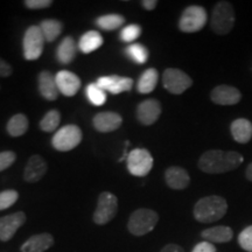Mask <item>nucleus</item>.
<instances>
[{
	"label": "nucleus",
	"instance_id": "nucleus-9",
	"mask_svg": "<svg viewBox=\"0 0 252 252\" xmlns=\"http://www.w3.org/2000/svg\"><path fill=\"white\" fill-rule=\"evenodd\" d=\"M153 157L145 149L132 150L126 159L128 172L132 175L139 176V178L149 174L153 167Z\"/></svg>",
	"mask_w": 252,
	"mask_h": 252
},
{
	"label": "nucleus",
	"instance_id": "nucleus-26",
	"mask_svg": "<svg viewBox=\"0 0 252 252\" xmlns=\"http://www.w3.org/2000/svg\"><path fill=\"white\" fill-rule=\"evenodd\" d=\"M39 27L47 42L55 41L63 30V25L59 20H55V19H46L40 24Z\"/></svg>",
	"mask_w": 252,
	"mask_h": 252
},
{
	"label": "nucleus",
	"instance_id": "nucleus-32",
	"mask_svg": "<svg viewBox=\"0 0 252 252\" xmlns=\"http://www.w3.org/2000/svg\"><path fill=\"white\" fill-rule=\"evenodd\" d=\"M140 34H141V27L139 25L131 24L123 28L121 31V34H119V37H121L123 42L131 43L137 40L138 37L140 36Z\"/></svg>",
	"mask_w": 252,
	"mask_h": 252
},
{
	"label": "nucleus",
	"instance_id": "nucleus-28",
	"mask_svg": "<svg viewBox=\"0 0 252 252\" xmlns=\"http://www.w3.org/2000/svg\"><path fill=\"white\" fill-rule=\"evenodd\" d=\"M125 24V18L121 14H105L97 18L96 25L103 31L118 30Z\"/></svg>",
	"mask_w": 252,
	"mask_h": 252
},
{
	"label": "nucleus",
	"instance_id": "nucleus-34",
	"mask_svg": "<svg viewBox=\"0 0 252 252\" xmlns=\"http://www.w3.org/2000/svg\"><path fill=\"white\" fill-rule=\"evenodd\" d=\"M239 247L247 252H252V225L247 226L238 235Z\"/></svg>",
	"mask_w": 252,
	"mask_h": 252
},
{
	"label": "nucleus",
	"instance_id": "nucleus-27",
	"mask_svg": "<svg viewBox=\"0 0 252 252\" xmlns=\"http://www.w3.org/2000/svg\"><path fill=\"white\" fill-rule=\"evenodd\" d=\"M28 119L23 113H19V115H14L13 117L9 119L7 123V132L12 137H20L24 135L28 130Z\"/></svg>",
	"mask_w": 252,
	"mask_h": 252
},
{
	"label": "nucleus",
	"instance_id": "nucleus-10",
	"mask_svg": "<svg viewBox=\"0 0 252 252\" xmlns=\"http://www.w3.org/2000/svg\"><path fill=\"white\" fill-rule=\"evenodd\" d=\"M162 86L168 93L181 94L193 86V80L180 69L168 68L162 74Z\"/></svg>",
	"mask_w": 252,
	"mask_h": 252
},
{
	"label": "nucleus",
	"instance_id": "nucleus-36",
	"mask_svg": "<svg viewBox=\"0 0 252 252\" xmlns=\"http://www.w3.org/2000/svg\"><path fill=\"white\" fill-rule=\"evenodd\" d=\"M53 4L52 0H26L25 5L30 9H42L49 7Z\"/></svg>",
	"mask_w": 252,
	"mask_h": 252
},
{
	"label": "nucleus",
	"instance_id": "nucleus-5",
	"mask_svg": "<svg viewBox=\"0 0 252 252\" xmlns=\"http://www.w3.org/2000/svg\"><path fill=\"white\" fill-rule=\"evenodd\" d=\"M118 210V198L110 191H103L99 194L96 210L94 213V222L98 225L108 224L113 220Z\"/></svg>",
	"mask_w": 252,
	"mask_h": 252
},
{
	"label": "nucleus",
	"instance_id": "nucleus-40",
	"mask_svg": "<svg viewBox=\"0 0 252 252\" xmlns=\"http://www.w3.org/2000/svg\"><path fill=\"white\" fill-rule=\"evenodd\" d=\"M141 5H143V7L145 9H147V11H152V9L157 7L158 1L157 0H144V1H141Z\"/></svg>",
	"mask_w": 252,
	"mask_h": 252
},
{
	"label": "nucleus",
	"instance_id": "nucleus-16",
	"mask_svg": "<svg viewBox=\"0 0 252 252\" xmlns=\"http://www.w3.org/2000/svg\"><path fill=\"white\" fill-rule=\"evenodd\" d=\"M123 123V118L119 113L112 111H104L99 112L94 116L93 119L94 127L97 131L103 132V133H108V132L116 131L117 128L121 127Z\"/></svg>",
	"mask_w": 252,
	"mask_h": 252
},
{
	"label": "nucleus",
	"instance_id": "nucleus-2",
	"mask_svg": "<svg viewBox=\"0 0 252 252\" xmlns=\"http://www.w3.org/2000/svg\"><path fill=\"white\" fill-rule=\"evenodd\" d=\"M228 203L225 198L217 195L200 198L194 206V217L200 223H214L225 216Z\"/></svg>",
	"mask_w": 252,
	"mask_h": 252
},
{
	"label": "nucleus",
	"instance_id": "nucleus-1",
	"mask_svg": "<svg viewBox=\"0 0 252 252\" xmlns=\"http://www.w3.org/2000/svg\"><path fill=\"white\" fill-rule=\"evenodd\" d=\"M244 161L241 153L235 151L212 150L204 152L198 159V168L208 174H220L238 168Z\"/></svg>",
	"mask_w": 252,
	"mask_h": 252
},
{
	"label": "nucleus",
	"instance_id": "nucleus-31",
	"mask_svg": "<svg viewBox=\"0 0 252 252\" xmlns=\"http://www.w3.org/2000/svg\"><path fill=\"white\" fill-rule=\"evenodd\" d=\"M61 122V115L58 110H50L40 122V128L45 132H54Z\"/></svg>",
	"mask_w": 252,
	"mask_h": 252
},
{
	"label": "nucleus",
	"instance_id": "nucleus-19",
	"mask_svg": "<svg viewBox=\"0 0 252 252\" xmlns=\"http://www.w3.org/2000/svg\"><path fill=\"white\" fill-rule=\"evenodd\" d=\"M54 245V237L50 234L34 235L21 245V252H46Z\"/></svg>",
	"mask_w": 252,
	"mask_h": 252
},
{
	"label": "nucleus",
	"instance_id": "nucleus-39",
	"mask_svg": "<svg viewBox=\"0 0 252 252\" xmlns=\"http://www.w3.org/2000/svg\"><path fill=\"white\" fill-rule=\"evenodd\" d=\"M160 252H185V250L178 244H167L160 250Z\"/></svg>",
	"mask_w": 252,
	"mask_h": 252
},
{
	"label": "nucleus",
	"instance_id": "nucleus-3",
	"mask_svg": "<svg viewBox=\"0 0 252 252\" xmlns=\"http://www.w3.org/2000/svg\"><path fill=\"white\" fill-rule=\"evenodd\" d=\"M212 30L219 35H226L235 26V9L229 1H219L213 9Z\"/></svg>",
	"mask_w": 252,
	"mask_h": 252
},
{
	"label": "nucleus",
	"instance_id": "nucleus-33",
	"mask_svg": "<svg viewBox=\"0 0 252 252\" xmlns=\"http://www.w3.org/2000/svg\"><path fill=\"white\" fill-rule=\"evenodd\" d=\"M19 198V194L17 190L13 189H8V190L0 191V212L1 210L8 209L17 202Z\"/></svg>",
	"mask_w": 252,
	"mask_h": 252
},
{
	"label": "nucleus",
	"instance_id": "nucleus-30",
	"mask_svg": "<svg viewBox=\"0 0 252 252\" xmlns=\"http://www.w3.org/2000/svg\"><path fill=\"white\" fill-rule=\"evenodd\" d=\"M87 98L94 106H100L106 102V94L97 83H90L86 89Z\"/></svg>",
	"mask_w": 252,
	"mask_h": 252
},
{
	"label": "nucleus",
	"instance_id": "nucleus-14",
	"mask_svg": "<svg viewBox=\"0 0 252 252\" xmlns=\"http://www.w3.org/2000/svg\"><path fill=\"white\" fill-rule=\"evenodd\" d=\"M210 99L217 105H235L242 99V94L237 88L231 86H219L214 88Z\"/></svg>",
	"mask_w": 252,
	"mask_h": 252
},
{
	"label": "nucleus",
	"instance_id": "nucleus-23",
	"mask_svg": "<svg viewBox=\"0 0 252 252\" xmlns=\"http://www.w3.org/2000/svg\"><path fill=\"white\" fill-rule=\"evenodd\" d=\"M77 52V45L71 36H65L56 49V59L61 64H69L74 61Z\"/></svg>",
	"mask_w": 252,
	"mask_h": 252
},
{
	"label": "nucleus",
	"instance_id": "nucleus-6",
	"mask_svg": "<svg viewBox=\"0 0 252 252\" xmlns=\"http://www.w3.org/2000/svg\"><path fill=\"white\" fill-rule=\"evenodd\" d=\"M207 19V11L203 7L197 5L189 6L182 12L179 28L184 33H196L206 26Z\"/></svg>",
	"mask_w": 252,
	"mask_h": 252
},
{
	"label": "nucleus",
	"instance_id": "nucleus-29",
	"mask_svg": "<svg viewBox=\"0 0 252 252\" xmlns=\"http://www.w3.org/2000/svg\"><path fill=\"white\" fill-rule=\"evenodd\" d=\"M125 54L131 61L138 64H144L149 60V50L140 43H131L125 49Z\"/></svg>",
	"mask_w": 252,
	"mask_h": 252
},
{
	"label": "nucleus",
	"instance_id": "nucleus-12",
	"mask_svg": "<svg viewBox=\"0 0 252 252\" xmlns=\"http://www.w3.org/2000/svg\"><path fill=\"white\" fill-rule=\"evenodd\" d=\"M137 119L140 124L150 126L156 123L161 115V104L157 99L143 100L137 106Z\"/></svg>",
	"mask_w": 252,
	"mask_h": 252
},
{
	"label": "nucleus",
	"instance_id": "nucleus-25",
	"mask_svg": "<svg viewBox=\"0 0 252 252\" xmlns=\"http://www.w3.org/2000/svg\"><path fill=\"white\" fill-rule=\"evenodd\" d=\"M158 80H159V74L158 70L154 68H150L145 70L140 75L139 80L137 83V89L140 94H151L156 89Z\"/></svg>",
	"mask_w": 252,
	"mask_h": 252
},
{
	"label": "nucleus",
	"instance_id": "nucleus-17",
	"mask_svg": "<svg viewBox=\"0 0 252 252\" xmlns=\"http://www.w3.org/2000/svg\"><path fill=\"white\" fill-rule=\"evenodd\" d=\"M47 172V162L42 157L34 154L28 159L24 172V180L30 184L37 182L43 178Z\"/></svg>",
	"mask_w": 252,
	"mask_h": 252
},
{
	"label": "nucleus",
	"instance_id": "nucleus-41",
	"mask_svg": "<svg viewBox=\"0 0 252 252\" xmlns=\"http://www.w3.org/2000/svg\"><path fill=\"white\" fill-rule=\"evenodd\" d=\"M245 176H247V179L249 181L252 182V162L248 166L247 171H245Z\"/></svg>",
	"mask_w": 252,
	"mask_h": 252
},
{
	"label": "nucleus",
	"instance_id": "nucleus-13",
	"mask_svg": "<svg viewBox=\"0 0 252 252\" xmlns=\"http://www.w3.org/2000/svg\"><path fill=\"white\" fill-rule=\"evenodd\" d=\"M104 91L112 94H118L125 91H130L133 87V80L130 77H123L118 75H110V76H102L96 82Z\"/></svg>",
	"mask_w": 252,
	"mask_h": 252
},
{
	"label": "nucleus",
	"instance_id": "nucleus-15",
	"mask_svg": "<svg viewBox=\"0 0 252 252\" xmlns=\"http://www.w3.org/2000/svg\"><path fill=\"white\" fill-rule=\"evenodd\" d=\"M55 81L60 93L67 97L75 96L81 89V80L74 72L61 70L55 75Z\"/></svg>",
	"mask_w": 252,
	"mask_h": 252
},
{
	"label": "nucleus",
	"instance_id": "nucleus-35",
	"mask_svg": "<svg viewBox=\"0 0 252 252\" xmlns=\"http://www.w3.org/2000/svg\"><path fill=\"white\" fill-rule=\"evenodd\" d=\"M17 156L12 151H5V152H0V172L5 171L6 168L13 165Z\"/></svg>",
	"mask_w": 252,
	"mask_h": 252
},
{
	"label": "nucleus",
	"instance_id": "nucleus-11",
	"mask_svg": "<svg viewBox=\"0 0 252 252\" xmlns=\"http://www.w3.org/2000/svg\"><path fill=\"white\" fill-rule=\"evenodd\" d=\"M25 222L26 214L24 212H17L0 217V241L8 242L15 235L18 229L25 224Z\"/></svg>",
	"mask_w": 252,
	"mask_h": 252
},
{
	"label": "nucleus",
	"instance_id": "nucleus-4",
	"mask_svg": "<svg viewBox=\"0 0 252 252\" xmlns=\"http://www.w3.org/2000/svg\"><path fill=\"white\" fill-rule=\"evenodd\" d=\"M159 215L152 209L141 208L131 214L127 223V229L132 235L144 236L156 228Z\"/></svg>",
	"mask_w": 252,
	"mask_h": 252
},
{
	"label": "nucleus",
	"instance_id": "nucleus-24",
	"mask_svg": "<svg viewBox=\"0 0 252 252\" xmlns=\"http://www.w3.org/2000/svg\"><path fill=\"white\" fill-rule=\"evenodd\" d=\"M103 45V36L96 31L86 32L78 41V48L84 54H90L94 50L99 49Z\"/></svg>",
	"mask_w": 252,
	"mask_h": 252
},
{
	"label": "nucleus",
	"instance_id": "nucleus-8",
	"mask_svg": "<svg viewBox=\"0 0 252 252\" xmlns=\"http://www.w3.org/2000/svg\"><path fill=\"white\" fill-rule=\"evenodd\" d=\"M45 37L39 26H31L25 32L23 39L24 58L27 61H35L41 56L45 47Z\"/></svg>",
	"mask_w": 252,
	"mask_h": 252
},
{
	"label": "nucleus",
	"instance_id": "nucleus-18",
	"mask_svg": "<svg viewBox=\"0 0 252 252\" xmlns=\"http://www.w3.org/2000/svg\"><path fill=\"white\" fill-rule=\"evenodd\" d=\"M165 180L169 188L175 189V190H182L190 184V176L182 167L172 166L167 168L165 172Z\"/></svg>",
	"mask_w": 252,
	"mask_h": 252
},
{
	"label": "nucleus",
	"instance_id": "nucleus-22",
	"mask_svg": "<svg viewBox=\"0 0 252 252\" xmlns=\"http://www.w3.org/2000/svg\"><path fill=\"white\" fill-rule=\"evenodd\" d=\"M232 138L239 144H247L252 138V123L249 119L238 118L230 125Z\"/></svg>",
	"mask_w": 252,
	"mask_h": 252
},
{
	"label": "nucleus",
	"instance_id": "nucleus-37",
	"mask_svg": "<svg viewBox=\"0 0 252 252\" xmlns=\"http://www.w3.org/2000/svg\"><path fill=\"white\" fill-rule=\"evenodd\" d=\"M191 252H216V248L214 247V244L209 243V242L203 241L195 245Z\"/></svg>",
	"mask_w": 252,
	"mask_h": 252
},
{
	"label": "nucleus",
	"instance_id": "nucleus-7",
	"mask_svg": "<svg viewBox=\"0 0 252 252\" xmlns=\"http://www.w3.org/2000/svg\"><path fill=\"white\" fill-rule=\"evenodd\" d=\"M82 141V131L77 125H65L53 135L52 145L55 150L68 152L77 147Z\"/></svg>",
	"mask_w": 252,
	"mask_h": 252
},
{
	"label": "nucleus",
	"instance_id": "nucleus-38",
	"mask_svg": "<svg viewBox=\"0 0 252 252\" xmlns=\"http://www.w3.org/2000/svg\"><path fill=\"white\" fill-rule=\"evenodd\" d=\"M11 74H12V67H11V65H9L6 61H4L2 59H0V76L7 77Z\"/></svg>",
	"mask_w": 252,
	"mask_h": 252
},
{
	"label": "nucleus",
	"instance_id": "nucleus-20",
	"mask_svg": "<svg viewBox=\"0 0 252 252\" xmlns=\"http://www.w3.org/2000/svg\"><path fill=\"white\" fill-rule=\"evenodd\" d=\"M37 82H39V91L43 98L47 100L58 99L60 91L58 89L55 76H53L49 71L43 70L39 74Z\"/></svg>",
	"mask_w": 252,
	"mask_h": 252
},
{
	"label": "nucleus",
	"instance_id": "nucleus-21",
	"mask_svg": "<svg viewBox=\"0 0 252 252\" xmlns=\"http://www.w3.org/2000/svg\"><path fill=\"white\" fill-rule=\"evenodd\" d=\"M201 237L209 243H228L234 237V231L225 225H217L208 228L201 232Z\"/></svg>",
	"mask_w": 252,
	"mask_h": 252
}]
</instances>
